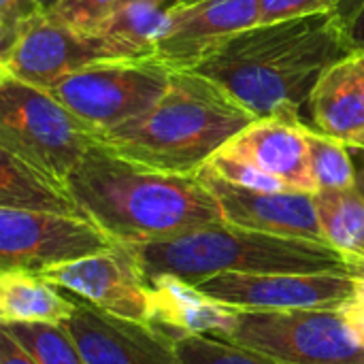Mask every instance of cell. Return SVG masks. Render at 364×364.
Wrapping results in <instances>:
<instances>
[{"mask_svg": "<svg viewBox=\"0 0 364 364\" xmlns=\"http://www.w3.org/2000/svg\"><path fill=\"white\" fill-rule=\"evenodd\" d=\"M354 53L335 11L258 23L228 38L194 70L213 79L256 119L307 124L322 75Z\"/></svg>", "mask_w": 364, "mask_h": 364, "instance_id": "1", "label": "cell"}, {"mask_svg": "<svg viewBox=\"0 0 364 364\" xmlns=\"http://www.w3.org/2000/svg\"><path fill=\"white\" fill-rule=\"evenodd\" d=\"M83 213L124 245L173 239L224 222L198 175L139 164L100 141L66 179Z\"/></svg>", "mask_w": 364, "mask_h": 364, "instance_id": "2", "label": "cell"}, {"mask_svg": "<svg viewBox=\"0 0 364 364\" xmlns=\"http://www.w3.org/2000/svg\"><path fill=\"white\" fill-rule=\"evenodd\" d=\"M254 119L213 79L196 70H175L147 113L100 134V143L158 171L198 175Z\"/></svg>", "mask_w": 364, "mask_h": 364, "instance_id": "3", "label": "cell"}, {"mask_svg": "<svg viewBox=\"0 0 364 364\" xmlns=\"http://www.w3.org/2000/svg\"><path fill=\"white\" fill-rule=\"evenodd\" d=\"M145 282L177 275L198 284L220 273H350L343 254L331 245L211 224L173 239L128 245Z\"/></svg>", "mask_w": 364, "mask_h": 364, "instance_id": "4", "label": "cell"}, {"mask_svg": "<svg viewBox=\"0 0 364 364\" xmlns=\"http://www.w3.org/2000/svg\"><path fill=\"white\" fill-rule=\"evenodd\" d=\"M98 141V130L47 90L0 73V149L66 181Z\"/></svg>", "mask_w": 364, "mask_h": 364, "instance_id": "5", "label": "cell"}, {"mask_svg": "<svg viewBox=\"0 0 364 364\" xmlns=\"http://www.w3.org/2000/svg\"><path fill=\"white\" fill-rule=\"evenodd\" d=\"M215 339L282 364H364V348L339 311L235 309L232 326Z\"/></svg>", "mask_w": 364, "mask_h": 364, "instance_id": "6", "label": "cell"}, {"mask_svg": "<svg viewBox=\"0 0 364 364\" xmlns=\"http://www.w3.org/2000/svg\"><path fill=\"white\" fill-rule=\"evenodd\" d=\"M173 73L158 55L102 60L62 77L47 92L105 134L147 113L166 92Z\"/></svg>", "mask_w": 364, "mask_h": 364, "instance_id": "7", "label": "cell"}, {"mask_svg": "<svg viewBox=\"0 0 364 364\" xmlns=\"http://www.w3.org/2000/svg\"><path fill=\"white\" fill-rule=\"evenodd\" d=\"M117 245L90 218L0 207V271L43 273Z\"/></svg>", "mask_w": 364, "mask_h": 364, "instance_id": "8", "label": "cell"}, {"mask_svg": "<svg viewBox=\"0 0 364 364\" xmlns=\"http://www.w3.org/2000/svg\"><path fill=\"white\" fill-rule=\"evenodd\" d=\"M194 286L235 309L339 311L356 294L350 273H220Z\"/></svg>", "mask_w": 364, "mask_h": 364, "instance_id": "9", "label": "cell"}, {"mask_svg": "<svg viewBox=\"0 0 364 364\" xmlns=\"http://www.w3.org/2000/svg\"><path fill=\"white\" fill-rule=\"evenodd\" d=\"M117 58L124 53L98 30H75L43 13L26 26L13 49L0 60V73L49 90L83 66Z\"/></svg>", "mask_w": 364, "mask_h": 364, "instance_id": "10", "label": "cell"}, {"mask_svg": "<svg viewBox=\"0 0 364 364\" xmlns=\"http://www.w3.org/2000/svg\"><path fill=\"white\" fill-rule=\"evenodd\" d=\"M258 23V0L188 2L168 11L154 55L173 70H194L228 38Z\"/></svg>", "mask_w": 364, "mask_h": 364, "instance_id": "11", "label": "cell"}, {"mask_svg": "<svg viewBox=\"0 0 364 364\" xmlns=\"http://www.w3.org/2000/svg\"><path fill=\"white\" fill-rule=\"evenodd\" d=\"M38 275L111 316L151 324L147 282L124 243L111 252L51 267Z\"/></svg>", "mask_w": 364, "mask_h": 364, "instance_id": "12", "label": "cell"}, {"mask_svg": "<svg viewBox=\"0 0 364 364\" xmlns=\"http://www.w3.org/2000/svg\"><path fill=\"white\" fill-rule=\"evenodd\" d=\"M198 177L215 196L224 222L247 230L328 245L318 220L314 194L250 190L218 177L207 166Z\"/></svg>", "mask_w": 364, "mask_h": 364, "instance_id": "13", "label": "cell"}, {"mask_svg": "<svg viewBox=\"0 0 364 364\" xmlns=\"http://www.w3.org/2000/svg\"><path fill=\"white\" fill-rule=\"evenodd\" d=\"M64 326L87 364H181L175 341L154 324L111 316L85 301H77Z\"/></svg>", "mask_w": 364, "mask_h": 364, "instance_id": "14", "label": "cell"}, {"mask_svg": "<svg viewBox=\"0 0 364 364\" xmlns=\"http://www.w3.org/2000/svg\"><path fill=\"white\" fill-rule=\"evenodd\" d=\"M307 128L277 117L254 119L218 154L258 171L286 192L316 194L318 183L309 164Z\"/></svg>", "mask_w": 364, "mask_h": 364, "instance_id": "15", "label": "cell"}, {"mask_svg": "<svg viewBox=\"0 0 364 364\" xmlns=\"http://www.w3.org/2000/svg\"><path fill=\"white\" fill-rule=\"evenodd\" d=\"M307 124L348 147H364V51L350 53L322 75L309 98Z\"/></svg>", "mask_w": 364, "mask_h": 364, "instance_id": "16", "label": "cell"}, {"mask_svg": "<svg viewBox=\"0 0 364 364\" xmlns=\"http://www.w3.org/2000/svg\"><path fill=\"white\" fill-rule=\"evenodd\" d=\"M151 324L173 341L188 335L218 337L232 326L235 307L222 305L177 275L147 279Z\"/></svg>", "mask_w": 364, "mask_h": 364, "instance_id": "17", "label": "cell"}, {"mask_svg": "<svg viewBox=\"0 0 364 364\" xmlns=\"http://www.w3.org/2000/svg\"><path fill=\"white\" fill-rule=\"evenodd\" d=\"M0 207L87 218L66 181L6 149H0Z\"/></svg>", "mask_w": 364, "mask_h": 364, "instance_id": "18", "label": "cell"}, {"mask_svg": "<svg viewBox=\"0 0 364 364\" xmlns=\"http://www.w3.org/2000/svg\"><path fill=\"white\" fill-rule=\"evenodd\" d=\"M77 301L64 296L55 284L30 271L0 273V320L2 324L41 322L64 324L73 318Z\"/></svg>", "mask_w": 364, "mask_h": 364, "instance_id": "19", "label": "cell"}, {"mask_svg": "<svg viewBox=\"0 0 364 364\" xmlns=\"http://www.w3.org/2000/svg\"><path fill=\"white\" fill-rule=\"evenodd\" d=\"M326 243L350 258L364 256V196L356 188L314 194Z\"/></svg>", "mask_w": 364, "mask_h": 364, "instance_id": "20", "label": "cell"}, {"mask_svg": "<svg viewBox=\"0 0 364 364\" xmlns=\"http://www.w3.org/2000/svg\"><path fill=\"white\" fill-rule=\"evenodd\" d=\"M168 17V11L149 0L119 2L111 15L96 28L105 34L124 58L154 55L156 38Z\"/></svg>", "mask_w": 364, "mask_h": 364, "instance_id": "21", "label": "cell"}, {"mask_svg": "<svg viewBox=\"0 0 364 364\" xmlns=\"http://www.w3.org/2000/svg\"><path fill=\"white\" fill-rule=\"evenodd\" d=\"M2 331H6L38 364H87L64 324L19 322L2 324Z\"/></svg>", "mask_w": 364, "mask_h": 364, "instance_id": "22", "label": "cell"}, {"mask_svg": "<svg viewBox=\"0 0 364 364\" xmlns=\"http://www.w3.org/2000/svg\"><path fill=\"white\" fill-rule=\"evenodd\" d=\"M305 136L309 145V164L318 183V192L356 188V173L350 147L311 128H307Z\"/></svg>", "mask_w": 364, "mask_h": 364, "instance_id": "23", "label": "cell"}, {"mask_svg": "<svg viewBox=\"0 0 364 364\" xmlns=\"http://www.w3.org/2000/svg\"><path fill=\"white\" fill-rule=\"evenodd\" d=\"M175 352L181 364H282L211 335L179 337L175 339Z\"/></svg>", "mask_w": 364, "mask_h": 364, "instance_id": "24", "label": "cell"}, {"mask_svg": "<svg viewBox=\"0 0 364 364\" xmlns=\"http://www.w3.org/2000/svg\"><path fill=\"white\" fill-rule=\"evenodd\" d=\"M117 4L119 0H60L51 11H47V15L68 28L92 32Z\"/></svg>", "mask_w": 364, "mask_h": 364, "instance_id": "25", "label": "cell"}, {"mask_svg": "<svg viewBox=\"0 0 364 364\" xmlns=\"http://www.w3.org/2000/svg\"><path fill=\"white\" fill-rule=\"evenodd\" d=\"M43 13L38 0H0V60L13 49L26 26Z\"/></svg>", "mask_w": 364, "mask_h": 364, "instance_id": "26", "label": "cell"}, {"mask_svg": "<svg viewBox=\"0 0 364 364\" xmlns=\"http://www.w3.org/2000/svg\"><path fill=\"white\" fill-rule=\"evenodd\" d=\"M341 2L343 0H258V13L260 23H275L316 13H337Z\"/></svg>", "mask_w": 364, "mask_h": 364, "instance_id": "27", "label": "cell"}, {"mask_svg": "<svg viewBox=\"0 0 364 364\" xmlns=\"http://www.w3.org/2000/svg\"><path fill=\"white\" fill-rule=\"evenodd\" d=\"M352 337L364 348V284L356 279V294L339 309Z\"/></svg>", "mask_w": 364, "mask_h": 364, "instance_id": "28", "label": "cell"}, {"mask_svg": "<svg viewBox=\"0 0 364 364\" xmlns=\"http://www.w3.org/2000/svg\"><path fill=\"white\" fill-rule=\"evenodd\" d=\"M0 364H38L6 331L0 328Z\"/></svg>", "mask_w": 364, "mask_h": 364, "instance_id": "29", "label": "cell"}, {"mask_svg": "<svg viewBox=\"0 0 364 364\" xmlns=\"http://www.w3.org/2000/svg\"><path fill=\"white\" fill-rule=\"evenodd\" d=\"M343 28H346V38L350 43V49L352 51H364V0L358 2L356 11L343 23Z\"/></svg>", "mask_w": 364, "mask_h": 364, "instance_id": "30", "label": "cell"}, {"mask_svg": "<svg viewBox=\"0 0 364 364\" xmlns=\"http://www.w3.org/2000/svg\"><path fill=\"white\" fill-rule=\"evenodd\" d=\"M354 173H356V190L364 196V147H350Z\"/></svg>", "mask_w": 364, "mask_h": 364, "instance_id": "31", "label": "cell"}, {"mask_svg": "<svg viewBox=\"0 0 364 364\" xmlns=\"http://www.w3.org/2000/svg\"><path fill=\"white\" fill-rule=\"evenodd\" d=\"M358 2H360V0H343V2L339 4V9H337V15H339V19H341L343 23H346V21L352 17V13L356 11Z\"/></svg>", "mask_w": 364, "mask_h": 364, "instance_id": "32", "label": "cell"}, {"mask_svg": "<svg viewBox=\"0 0 364 364\" xmlns=\"http://www.w3.org/2000/svg\"><path fill=\"white\" fill-rule=\"evenodd\" d=\"M119 2H128V0H119ZM149 2H154V4H158V6H162L164 11H173V9H177V6L186 4V0H149Z\"/></svg>", "mask_w": 364, "mask_h": 364, "instance_id": "33", "label": "cell"}, {"mask_svg": "<svg viewBox=\"0 0 364 364\" xmlns=\"http://www.w3.org/2000/svg\"><path fill=\"white\" fill-rule=\"evenodd\" d=\"M38 2H41V9L47 13V11H51V9H53V6H55L60 0H38Z\"/></svg>", "mask_w": 364, "mask_h": 364, "instance_id": "34", "label": "cell"}, {"mask_svg": "<svg viewBox=\"0 0 364 364\" xmlns=\"http://www.w3.org/2000/svg\"><path fill=\"white\" fill-rule=\"evenodd\" d=\"M188 2H198V0H186V4H188Z\"/></svg>", "mask_w": 364, "mask_h": 364, "instance_id": "35", "label": "cell"}, {"mask_svg": "<svg viewBox=\"0 0 364 364\" xmlns=\"http://www.w3.org/2000/svg\"><path fill=\"white\" fill-rule=\"evenodd\" d=\"M360 258H364V256H360Z\"/></svg>", "mask_w": 364, "mask_h": 364, "instance_id": "36", "label": "cell"}]
</instances>
